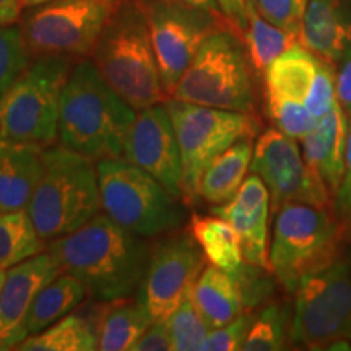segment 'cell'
Segmentation results:
<instances>
[{"mask_svg": "<svg viewBox=\"0 0 351 351\" xmlns=\"http://www.w3.org/2000/svg\"><path fill=\"white\" fill-rule=\"evenodd\" d=\"M62 271L77 276L88 295L114 302L140 293L152 249L103 212L69 234L47 243Z\"/></svg>", "mask_w": 351, "mask_h": 351, "instance_id": "cell-1", "label": "cell"}, {"mask_svg": "<svg viewBox=\"0 0 351 351\" xmlns=\"http://www.w3.org/2000/svg\"><path fill=\"white\" fill-rule=\"evenodd\" d=\"M137 111L99 75L93 60L73 65L60 98L57 142L95 163L122 158Z\"/></svg>", "mask_w": 351, "mask_h": 351, "instance_id": "cell-2", "label": "cell"}, {"mask_svg": "<svg viewBox=\"0 0 351 351\" xmlns=\"http://www.w3.org/2000/svg\"><path fill=\"white\" fill-rule=\"evenodd\" d=\"M91 60L104 82L137 112L168 99L140 0H117Z\"/></svg>", "mask_w": 351, "mask_h": 351, "instance_id": "cell-3", "label": "cell"}, {"mask_svg": "<svg viewBox=\"0 0 351 351\" xmlns=\"http://www.w3.org/2000/svg\"><path fill=\"white\" fill-rule=\"evenodd\" d=\"M267 114L275 129L302 140L339 103L333 64L295 44L263 73Z\"/></svg>", "mask_w": 351, "mask_h": 351, "instance_id": "cell-4", "label": "cell"}, {"mask_svg": "<svg viewBox=\"0 0 351 351\" xmlns=\"http://www.w3.org/2000/svg\"><path fill=\"white\" fill-rule=\"evenodd\" d=\"M39 236L49 243L103 212L96 163L62 145L43 152V174L28 204Z\"/></svg>", "mask_w": 351, "mask_h": 351, "instance_id": "cell-5", "label": "cell"}, {"mask_svg": "<svg viewBox=\"0 0 351 351\" xmlns=\"http://www.w3.org/2000/svg\"><path fill=\"white\" fill-rule=\"evenodd\" d=\"M289 340L306 350L351 348V239L295 291Z\"/></svg>", "mask_w": 351, "mask_h": 351, "instance_id": "cell-6", "label": "cell"}, {"mask_svg": "<svg viewBox=\"0 0 351 351\" xmlns=\"http://www.w3.org/2000/svg\"><path fill=\"white\" fill-rule=\"evenodd\" d=\"M346 239L333 208L304 202L283 205L275 213L269 245L270 274L295 295L301 280L327 265Z\"/></svg>", "mask_w": 351, "mask_h": 351, "instance_id": "cell-7", "label": "cell"}, {"mask_svg": "<svg viewBox=\"0 0 351 351\" xmlns=\"http://www.w3.org/2000/svg\"><path fill=\"white\" fill-rule=\"evenodd\" d=\"M96 171L101 210L127 231L152 239L178 231L186 221L184 202L124 158L98 161Z\"/></svg>", "mask_w": 351, "mask_h": 351, "instance_id": "cell-8", "label": "cell"}, {"mask_svg": "<svg viewBox=\"0 0 351 351\" xmlns=\"http://www.w3.org/2000/svg\"><path fill=\"white\" fill-rule=\"evenodd\" d=\"M252 65L238 34L217 29L202 43L171 99L236 112H254Z\"/></svg>", "mask_w": 351, "mask_h": 351, "instance_id": "cell-9", "label": "cell"}, {"mask_svg": "<svg viewBox=\"0 0 351 351\" xmlns=\"http://www.w3.org/2000/svg\"><path fill=\"white\" fill-rule=\"evenodd\" d=\"M73 65L47 57L28 65L0 96V137L51 147L57 142L60 98Z\"/></svg>", "mask_w": 351, "mask_h": 351, "instance_id": "cell-10", "label": "cell"}, {"mask_svg": "<svg viewBox=\"0 0 351 351\" xmlns=\"http://www.w3.org/2000/svg\"><path fill=\"white\" fill-rule=\"evenodd\" d=\"M165 104L181 152L182 199L191 205L199 199V182L207 166L239 140L257 137L261 121L254 112L225 111L171 98Z\"/></svg>", "mask_w": 351, "mask_h": 351, "instance_id": "cell-11", "label": "cell"}, {"mask_svg": "<svg viewBox=\"0 0 351 351\" xmlns=\"http://www.w3.org/2000/svg\"><path fill=\"white\" fill-rule=\"evenodd\" d=\"M116 2L49 0L29 7L20 28L32 59L91 57Z\"/></svg>", "mask_w": 351, "mask_h": 351, "instance_id": "cell-12", "label": "cell"}, {"mask_svg": "<svg viewBox=\"0 0 351 351\" xmlns=\"http://www.w3.org/2000/svg\"><path fill=\"white\" fill-rule=\"evenodd\" d=\"M251 173L257 174L269 189L274 213L291 202L333 208L332 195L306 165L296 140L278 129H267L258 135L252 153Z\"/></svg>", "mask_w": 351, "mask_h": 351, "instance_id": "cell-13", "label": "cell"}, {"mask_svg": "<svg viewBox=\"0 0 351 351\" xmlns=\"http://www.w3.org/2000/svg\"><path fill=\"white\" fill-rule=\"evenodd\" d=\"M147 15L153 49L166 95L181 80L202 43L217 29H230L212 16L197 10L166 2L140 0Z\"/></svg>", "mask_w": 351, "mask_h": 351, "instance_id": "cell-14", "label": "cell"}, {"mask_svg": "<svg viewBox=\"0 0 351 351\" xmlns=\"http://www.w3.org/2000/svg\"><path fill=\"white\" fill-rule=\"evenodd\" d=\"M205 254L191 232H169L148 258L140 298L153 320H168L205 270Z\"/></svg>", "mask_w": 351, "mask_h": 351, "instance_id": "cell-15", "label": "cell"}, {"mask_svg": "<svg viewBox=\"0 0 351 351\" xmlns=\"http://www.w3.org/2000/svg\"><path fill=\"white\" fill-rule=\"evenodd\" d=\"M122 158L152 174L171 195L182 199V160L165 103L137 112Z\"/></svg>", "mask_w": 351, "mask_h": 351, "instance_id": "cell-16", "label": "cell"}, {"mask_svg": "<svg viewBox=\"0 0 351 351\" xmlns=\"http://www.w3.org/2000/svg\"><path fill=\"white\" fill-rule=\"evenodd\" d=\"M60 271V265L47 251L7 270L0 291V351L16 350L28 337L26 319L34 298Z\"/></svg>", "mask_w": 351, "mask_h": 351, "instance_id": "cell-17", "label": "cell"}, {"mask_svg": "<svg viewBox=\"0 0 351 351\" xmlns=\"http://www.w3.org/2000/svg\"><path fill=\"white\" fill-rule=\"evenodd\" d=\"M269 189L257 174L245 178L230 202L212 208V215L225 218L239 234L245 263L270 270L269 263Z\"/></svg>", "mask_w": 351, "mask_h": 351, "instance_id": "cell-18", "label": "cell"}, {"mask_svg": "<svg viewBox=\"0 0 351 351\" xmlns=\"http://www.w3.org/2000/svg\"><path fill=\"white\" fill-rule=\"evenodd\" d=\"M348 130V116L339 101L301 140L306 165L324 182L332 199H335L343 178Z\"/></svg>", "mask_w": 351, "mask_h": 351, "instance_id": "cell-19", "label": "cell"}, {"mask_svg": "<svg viewBox=\"0 0 351 351\" xmlns=\"http://www.w3.org/2000/svg\"><path fill=\"white\" fill-rule=\"evenodd\" d=\"M300 43L330 64H339L351 44V7L346 0H307Z\"/></svg>", "mask_w": 351, "mask_h": 351, "instance_id": "cell-20", "label": "cell"}, {"mask_svg": "<svg viewBox=\"0 0 351 351\" xmlns=\"http://www.w3.org/2000/svg\"><path fill=\"white\" fill-rule=\"evenodd\" d=\"M44 147L0 137V213L28 208L43 174Z\"/></svg>", "mask_w": 351, "mask_h": 351, "instance_id": "cell-21", "label": "cell"}, {"mask_svg": "<svg viewBox=\"0 0 351 351\" xmlns=\"http://www.w3.org/2000/svg\"><path fill=\"white\" fill-rule=\"evenodd\" d=\"M252 138H243L215 158L202 174L199 199L212 205L230 202L251 171Z\"/></svg>", "mask_w": 351, "mask_h": 351, "instance_id": "cell-22", "label": "cell"}, {"mask_svg": "<svg viewBox=\"0 0 351 351\" xmlns=\"http://www.w3.org/2000/svg\"><path fill=\"white\" fill-rule=\"evenodd\" d=\"M192 293L210 330L226 326L244 311L238 280L213 265L202 271Z\"/></svg>", "mask_w": 351, "mask_h": 351, "instance_id": "cell-23", "label": "cell"}, {"mask_svg": "<svg viewBox=\"0 0 351 351\" xmlns=\"http://www.w3.org/2000/svg\"><path fill=\"white\" fill-rule=\"evenodd\" d=\"M191 234L213 267L232 276L243 270L245 262L241 251L239 234L225 218L217 215H192Z\"/></svg>", "mask_w": 351, "mask_h": 351, "instance_id": "cell-24", "label": "cell"}, {"mask_svg": "<svg viewBox=\"0 0 351 351\" xmlns=\"http://www.w3.org/2000/svg\"><path fill=\"white\" fill-rule=\"evenodd\" d=\"M86 295L85 285L77 276L60 271L49 283L44 285L34 298L26 319L28 335L41 332L65 317L85 300Z\"/></svg>", "mask_w": 351, "mask_h": 351, "instance_id": "cell-25", "label": "cell"}, {"mask_svg": "<svg viewBox=\"0 0 351 351\" xmlns=\"http://www.w3.org/2000/svg\"><path fill=\"white\" fill-rule=\"evenodd\" d=\"M119 300V304L104 311L101 315L96 335L98 350L101 351H124L132 350L145 330L152 326L153 319L148 313L142 298L135 301Z\"/></svg>", "mask_w": 351, "mask_h": 351, "instance_id": "cell-26", "label": "cell"}, {"mask_svg": "<svg viewBox=\"0 0 351 351\" xmlns=\"http://www.w3.org/2000/svg\"><path fill=\"white\" fill-rule=\"evenodd\" d=\"M21 351H93L98 335L93 324L80 315L67 314L44 330L32 333L16 346Z\"/></svg>", "mask_w": 351, "mask_h": 351, "instance_id": "cell-27", "label": "cell"}, {"mask_svg": "<svg viewBox=\"0 0 351 351\" xmlns=\"http://www.w3.org/2000/svg\"><path fill=\"white\" fill-rule=\"evenodd\" d=\"M46 247L47 243L39 236L28 210L0 213V269H12Z\"/></svg>", "mask_w": 351, "mask_h": 351, "instance_id": "cell-28", "label": "cell"}, {"mask_svg": "<svg viewBox=\"0 0 351 351\" xmlns=\"http://www.w3.org/2000/svg\"><path fill=\"white\" fill-rule=\"evenodd\" d=\"M300 43V34L287 32L256 12L249 16L247 32L244 34V46L249 62L257 75H263L278 56Z\"/></svg>", "mask_w": 351, "mask_h": 351, "instance_id": "cell-29", "label": "cell"}, {"mask_svg": "<svg viewBox=\"0 0 351 351\" xmlns=\"http://www.w3.org/2000/svg\"><path fill=\"white\" fill-rule=\"evenodd\" d=\"M291 333V320L287 304L271 302L254 315L245 337L243 351H276L287 348V337Z\"/></svg>", "mask_w": 351, "mask_h": 351, "instance_id": "cell-30", "label": "cell"}, {"mask_svg": "<svg viewBox=\"0 0 351 351\" xmlns=\"http://www.w3.org/2000/svg\"><path fill=\"white\" fill-rule=\"evenodd\" d=\"M192 289L182 298L181 304L168 319L171 339H173V350L176 351L200 350L202 343L210 333L208 324L205 322L204 315H202L199 307L195 304Z\"/></svg>", "mask_w": 351, "mask_h": 351, "instance_id": "cell-31", "label": "cell"}, {"mask_svg": "<svg viewBox=\"0 0 351 351\" xmlns=\"http://www.w3.org/2000/svg\"><path fill=\"white\" fill-rule=\"evenodd\" d=\"M32 64L21 28L15 25L0 26V96L15 83Z\"/></svg>", "mask_w": 351, "mask_h": 351, "instance_id": "cell-32", "label": "cell"}, {"mask_svg": "<svg viewBox=\"0 0 351 351\" xmlns=\"http://www.w3.org/2000/svg\"><path fill=\"white\" fill-rule=\"evenodd\" d=\"M254 314L244 309L238 317L232 319L226 326L213 328L202 343V351H234L241 350L249 328H251Z\"/></svg>", "mask_w": 351, "mask_h": 351, "instance_id": "cell-33", "label": "cell"}, {"mask_svg": "<svg viewBox=\"0 0 351 351\" xmlns=\"http://www.w3.org/2000/svg\"><path fill=\"white\" fill-rule=\"evenodd\" d=\"M307 0H257V12L270 23L300 34Z\"/></svg>", "mask_w": 351, "mask_h": 351, "instance_id": "cell-34", "label": "cell"}, {"mask_svg": "<svg viewBox=\"0 0 351 351\" xmlns=\"http://www.w3.org/2000/svg\"><path fill=\"white\" fill-rule=\"evenodd\" d=\"M348 130V142H346V156H345V171L341 178L340 187L333 199V212L343 228L345 236L351 239V119Z\"/></svg>", "mask_w": 351, "mask_h": 351, "instance_id": "cell-35", "label": "cell"}, {"mask_svg": "<svg viewBox=\"0 0 351 351\" xmlns=\"http://www.w3.org/2000/svg\"><path fill=\"white\" fill-rule=\"evenodd\" d=\"M173 350V339L168 320H153L152 326L132 346L130 351H169Z\"/></svg>", "mask_w": 351, "mask_h": 351, "instance_id": "cell-36", "label": "cell"}, {"mask_svg": "<svg viewBox=\"0 0 351 351\" xmlns=\"http://www.w3.org/2000/svg\"><path fill=\"white\" fill-rule=\"evenodd\" d=\"M223 15L226 16L232 33L238 34L244 43V34L249 26V10L244 0H217Z\"/></svg>", "mask_w": 351, "mask_h": 351, "instance_id": "cell-37", "label": "cell"}, {"mask_svg": "<svg viewBox=\"0 0 351 351\" xmlns=\"http://www.w3.org/2000/svg\"><path fill=\"white\" fill-rule=\"evenodd\" d=\"M337 96L343 111L351 119V44L339 62L337 72Z\"/></svg>", "mask_w": 351, "mask_h": 351, "instance_id": "cell-38", "label": "cell"}, {"mask_svg": "<svg viewBox=\"0 0 351 351\" xmlns=\"http://www.w3.org/2000/svg\"><path fill=\"white\" fill-rule=\"evenodd\" d=\"M166 2L178 3V5L191 8V10H197L200 13H205V15L212 16V19L217 20L218 23L225 25L226 28L231 29V26H230V23H228L226 16L223 15L221 8H219L217 0H166ZM231 32H232V29H231Z\"/></svg>", "mask_w": 351, "mask_h": 351, "instance_id": "cell-39", "label": "cell"}, {"mask_svg": "<svg viewBox=\"0 0 351 351\" xmlns=\"http://www.w3.org/2000/svg\"><path fill=\"white\" fill-rule=\"evenodd\" d=\"M21 0H0V26L15 25L20 20Z\"/></svg>", "mask_w": 351, "mask_h": 351, "instance_id": "cell-40", "label": "cell"}, {"mask_svg": "<svg viewBox=\"0 0 351 351\" xmlns=\"http://www.w3.org/2000/svg\"><path fill=\"white\" fill-rule=\"evenodd\" d=\"M244 3L249 10V16H251L252 13L257 12V0H244Z\"/></svg>", "mask_w": 351, "mask_h": 351, "instance_id": "cell-41", "label": "cell"}, {"mask_svg": "<svg viewBox=\"0 0 351 351\" xmlns=\"http://www.w3.org/2000/svg\"><path fill=\"white\" fill-rule=\"evenodd\" d=\"M44 2H49V0H21V5L29 8V7L39 5V3H44Z\"/></svg>", "mask_w": 351, "mask_h": 351, "instance_id": "cell-42", "label": "cell"}, {"mask_svg": "<svg viewBox=\"0 0 351 351\" xmlns=\"http://www.w3.org/2000/svg\"><path fill=\"white\" fill-rule=\"evenodd\" d=\"M5 276H7V270H2V269H0V291H2L3 282H5Z\"/></svg>", "mask_w": 351, "mask_h": 351, "instance_id": "cell-43", "label": "cell"}]
</instances>
